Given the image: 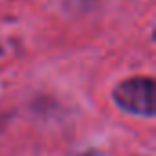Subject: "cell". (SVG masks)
Segmentation results:
<instances>
[{"mask_svg":"<svg viewBox=\"0 0 156 156\" xmlns=\"http://www.w3.org/2000/svg\"><path fill=\"white\" fill-rule=\"evenodd\" d=\"M156 90H154V81L151 77H132V79L121 81L114 92L112 98L119 108L130 114L138 116H154L156 101H154Z\"/></svg>","mask_w":156,"mask_h":156,"instance_id":"6da1fadb","label":"cell"}]
</instances>
